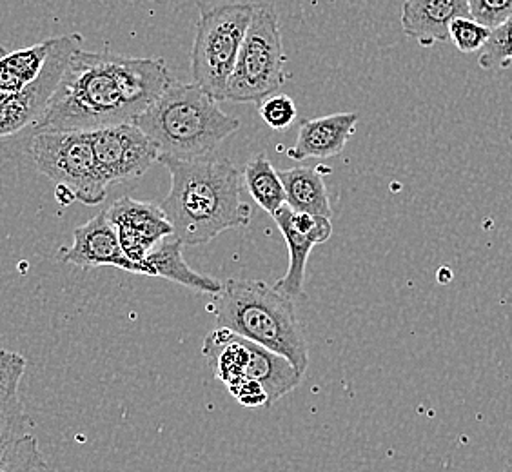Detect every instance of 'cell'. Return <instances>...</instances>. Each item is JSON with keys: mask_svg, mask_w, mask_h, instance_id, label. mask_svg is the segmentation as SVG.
Masks as SVG:
<instances>
[{"mask_svg": "<svg viewBox=\"0 0 512 472\" xmlns=\"http://www.w3.org/2000/svg\"><path fill=\"white\" fill-rule=\"evenodd\" d=\"M460 17H471L469 0H405L400 20L407 37L431 48L451 40L449 28Z\"/></svg>", "mask_w": 512, "mask_h": 472, "instance_id": "cell-13", "label": "cell"}, {"mask_svg": "<svg viewBox=\"0 0 512 472\" xmlns=\"http://www.w3.org/2000/svg\"><path fill=\"white\" fill-rule=\"evenodd\" d=\"M471 19L496 30L512 19V0H469Z\"/></svg>", "mask_w": 512, "mask_h": 472, "instance_id": "cell-23", "label": "cell"}, {"mask_svg": "<svg viewBox=\"0 0 512 472\" xmlns=\"http://www.w3.org/2000/svg\"><path fill=\"white\" fill-rule=\"evenodd\" d=\"M478 64L482 69L509 68L512 64V19L491 33V39L485 44Z\"/></svg>", "mask_w": 512, "mask_h": 472, "instance_id": "cell-20", "label": "cell"}, {"mask_svg": "<svg viewBox=\"0 0 512 472\" xmlns=\"http://www.w3.org/2000/svg\"><path fill=\"white\" fill-rule=\"evenodd\" d=\"M184 244L177 236L171 235L164 238L148 256L144 262L138 264L135 275L162 276L166 280L175 282L178 286L188 287L191 291L215 296L222 291L224 282L217 278L202 275L189 267L184 260Z\"/></svg>", "mask_w": 512, "mask_h": 472, "instance_id": "cell-15", "label": "cell"}, {"mask_svg": "<svg viewBox=\"0 0 512 472\" xmlns=\"http://www.w3.org/2000/svg\"><path fill=\"white\" fill-rule=\"evenodd\" d=\"M80 48V35L53 37L50 57L39 80L15 97L0 93V153H10L19 148V144L28 148L40 118L66 73L69 60Z\"/></svg>", "mask_w": 512, "mask_h": 472, "instance_id": "cell-9", "label": "cell"}, {"mask_svg": "<svg viewBox=\"0 0 512 472\" xmlns=\"http://www.w3.org/2000/svg\"><path fill=\"white\" fill-rule=\"evenodd\" d=\"M106 213L117 229L124 255L133 264V273L164 238L173 235V226L164 211L149 202L122 197L113 202Z\"/></svg>", "mask_w": 512, "mask_h": 472, "instance_id": "cell-11", "label": "cell"}, {"mask_svg": "<svg viewBox=\"0 0 512 472\" xmlns=\"http://www.w3.org/2000/svg\"><path fill=\"white\" fill-rule=\"evenodd\" d=\"M26 367L22 354L0 351V472H50L33 434L35 423L20 400Z\"/></svg>", "mask_w": 512, "mask_h": 472, "instance_id": "cell-8", "label": "cell"}, {"mask_svg": "<svg viewBox=\"0 0 512 472\" xmlns=\"http://www.w3.org/2000/svg\"><path fill=\"white\" fill-rule=\"evenodd\" d=\"M209 309L215 313L217 327L280 354L298 373H306L309 347L293 298L275 286L262 280H227Z\"/></svg>", "mask_w": 512, "mask_h": 472, "instance_id": "cell-3", "label": "cell"}, {"mask_svg": "<svg viewBox=\"0 0 512 472\" xmlns=\"http://www.w3.org/2000/svg\"><path fill=\"white\" fill-rule=\"evenodd\" d=\"M286 53L278 13L271 4H256L237 66L227 84L229 102H262L284 84Z\"/></svg>", "mask_w": 512, "mask_h": 472, "instance_id": "cell-6", "label": "cell"}, {"mask_svg": "<svg viewBox=\"0 0 512 472\" xmlns=\"http://www.w3.org/2000/svg\"><path fill=\"white\" fill-rule=\"evenodd\" d=\"M291 209L284 206L278 209L273 218L276 226L282 231L284 240H286L287 249H289V269L286 275L282 276L275 284L276 291L284 293L289 298H304V282H306V267L311 249L322 244L315 235H304L291 224Z\"/></svg>", "mask_w": 512, "mask_h": 472, "instance_id": "cell-16", "label": "cell"}, {"mask_svg": "<svg viewBox=\"0 0 512 472\" xmlns=\"http://www.w3.org/2000/svg\"><path fill=\"white\" fill-rule=\"evenodd\" d=\"M53 39L19 51H6L0 46V93L15 97L39 80L50 57Z\"/></svg>", "mask_w": 512, "mask_h": 472, "instance_id": "cell-17", "label": "cell"}, {"mask_svg": "<svg viewBox=\"0 0 512 472\" xmlns=\"http://www.w3.org/2000/svg\"><path fill=\"white\" fill-rule=\"evenodd\" d=\"M286 189L287 206L296 213L313 217L331 218V202L322 175L313 168H295L280 171Z\"/></svg>", "mask_w": 512, "mask_h": 472, "instance_id": "cell-18", "label": "cell"}, {"mask_svg": "<svg viewBox=\"0 0 512 472\" xmlns=\"http://www.w3.org/2000/svg\"><path fill=\"white\" fill-rule=\"evenodd\" d=\"M162 59H131L80 48L37 124L44 131H84L135 122L173 82Z\"/></svg>", "mask_w": 512, "mask_h": 472, "instance_id": "cell-1", "label": "cell"}, {"mask_svg": "<svg viewBox=\"0 0 512 472\" xmlns=\"http://www.w3.org/2000/svg\"><path fill=\"white\" fill-rule=\"evenodd\" d=\"M133 124L157 144L160 155L173 158L211 155L240 128V120L226 115L195 82L177 80Z\"/></svg>", "mask_w": 512, "mask_h": 472, "instance_id": "cell-4", "label": "cell"}, {"mask_svg": "<svg viewBox=\"0 0 512 472\" xmlns=\"http://www.w3.org/2000/svg\"><path fill=\"white\" fill-rule=\"evenodd\" d=\"M244 180L256 204L271 217L278 209L286 206V189L282 184V178L264 155H258L251 162H247L244 168Z\"/></svg>", "mask_w": 512, "mask_h": 472, "instance_id": "cell-19", "label": "cell"}, {"mask_svg": "<svg viewBox=\"0 0 512 472\" xmlns=\"http://www.w3.org/2000/svg\"><path fill=\"white\" fill-rule=\"evenodd\" d=\"M91 144L108 187L137 180L160 160L157 144L133 122L93 131Z\"/></svg>", "mask_w": 512, "mask_h": 472, "instance_id": "cell-10", "label": "cell"}, {"mask_svg": "<svg viewBox=\"0 0 512 472\" xmlns=\"http://www.w3.org/2000/svg\"><path fill=\"white\" fill-rule=\"evenodd\" d=\"M226 387L229 389V393L237 398L238 404H242L244 407H269L264 387L251 378H240Z\"/></svg>", "mask_w": 512, "mask_h": 472, "instance_id": "cell-24", "label": "cell"}, {"mask_svg": "<svg viewBox=\"0 0 512 472\" xmlns=\"http://www.w3.org/2000/svg\"><path fill=\"white\" fill-rule=\"evenodd\" d=\"M255 8L253 2H227L200 11L191 50V75L198 88L218 102L226 100L227 84Z\"/></svg>", "mask_w": 512, "mask_h": 472, "instance_id": "cell-5", "label": "cell"}, {"mask_svg": "<svg viewBox=\"0 0 512 472\" xmlns=\"http://www.w3.org/2000/svg\"><path fill=\"white\" fill-rule=\"evenodd\" d=\"M358 113H335L320 118H306L300 124L298 138L287 157L293 160L336 157L355 135Z\"/></svg>", "mask_w": 512, "mask_h": 472, "instance_id": "cell-14", "label": "cell"}, {"mask_svg": "<svg viewBox=\"0 0 512 472\" xmlns=\"http://www.w3.org/2000/svg\"><path fill=\"white\" fill-rule=\"evenodd\" d=\"M64 264L91 269V267H117L133 273V264L124 255L117 229L111 224L108 213L102 211L84 226L73 231V244L60 251Z\"/></svg>", "mask_w": 512, "mask_h": 472, "instance_id": "cell-12", "label": "cell"}, {"mask_svg": "<svg viewBox=\"0 0 512 472\" xmlns=\"http://www.w3.org/2000/svg\"><path fill=\"white\" fill-rule=\"evenodd\" d=\"M260 117L271 129H287L298 117L295 100L287 95H271L260 102Z\"/></svg>", "mask_w": 512, "mask_h": 472, "instance_id": "cell-22", "label": "cell"}, {"mask_svg": "<svg viewBox=\"0 0 512 472\" xmlns=\"http://www.w3.org/2000/svg\"><path fill=\"white\" fill-rule=\"evenodd\" d=\"M171 177L160 209L184 246H200L227 229L249 226L253 211L242 198L237 166L218 153L195 158L160 155Z\"/></svg>", "mask_w": 512, "mask_h": 472, "instance_id": "cell-2", "label": "cell"}, {"mask_svg": "<svg viewBox=\"0 0 512 472\" xmlns=\"http://www.w3.org/2000/svg\"><path fill=\"white\" fill-rule=\"evenodd\" d=\"M26 151L42 175L68 189L82 204L99 206L108 197V186L100 177L91 133L44 131L31 137Z\"/></svg>", "mask_w": 512, "mask_h": 472, "instance_id": "cell-7", "label": "cell"}, {"mask_svg": "<svg viewBox=\"0 0 512 472\" xmlns=\"http://www.w3.org/2000/svg\"><path fill=\"white\" fill-rule=\"evenodd\" d=\"M491 33V28H485L471 17H460L453 20L449 28V39L453 40L454 46L462 53H474L485 48V44L491 39Z\"/></svg>", "mask_w": 512, "mask_h": 472, "instance_id": "cell-21", "label": "cell"}]
</instances>
